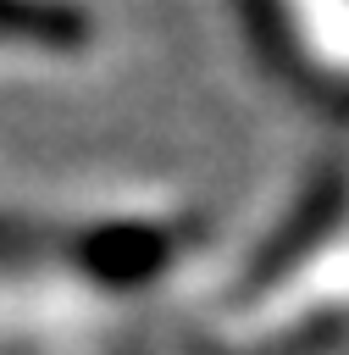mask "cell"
<instances>
[{"label": "cell", "mask_w": 349, "mask_h": 355, "mask_svg": "<svg viewBox=\"0 0 349 355\" xmlns=\"http://www.w3.org/2000/svg\"><path fill=\"white\" fill-rule=\"evenodd\" d=\"M94 39V17L78 0H0V44L72 55Z\"/></svg>", "instance_id": "obj_3"}, {"label": "cell", "mask_w": 349, "mask_h": 355, "mask_svg": "<svg viewBox=\"0 0 349 355\" xmlns=\"http://www.w3.org/2000/svg\"><path fill=\"white\" fill-rule=\"evenodd\" d=\"M343 211H349V178L343 172H321L294 200V211L277 222V233L255 250V261L244 266V288H266V283L294 277V266H305L332 239V227L343 222Z\"/></svg>", "instance_id": "obj_1"}, {"label": "cell", "mask_w": 349, "mask_h": 355, "mask_svg": "<svg viewBox=\"0 0 349 355\" xmlns=\"http://www.w3.org/2000/svg\"><path fill=\"white\" fill-rule=\"evenodd\" d=\"M177 250V239L161 222H105L94 233L78 239V266L100 283H144L166 266V255Z\"/></svg>", "instance_id": "obj_2"}]
</instances>
